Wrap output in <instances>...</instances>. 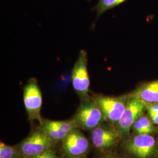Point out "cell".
<instances>
[{
	"label": "cell",
	"instance_id": "ac0fdd59",
	"mask_svg": "<svg viewBox=\"0 0 158 158\" xmlns=\"http://www.w3.org/2000/svg\"><path fill=\"white\" fill-rule=\"evenodd\" d=\"M30 158H57L56 154L51 149L46 151L39 155H35Z\"/></svg>",
	"mask_w": 158,
	"mask_h": 158
},
{
	"label": "cell",
	"instance_id": "5b68a950",
	"mask_svg": "<svg viewBox=\"0 0 158 158\" xmlns=\"http://www.w3.org/2000/svg\"><path fill=\"white\" fill-rule=\"evenodd\" d=\"M87 62L86 51L81 50L73 68L72 79L74 90L82 99L89 98L90 79Z\"/></svg>",
	"mask_w": 158,
	"mask_h": 158
},
{
	"label": "cell",
	"instance_id": "d6986e66",
	"mask_svg": "<svg viewBox=\"0 0 158 158\" xmlns=\"http://www.w3.org/2000/svg\"><path fill=\"white\" fill-rule=\"evenodd\" d=\"M64 158H83L81 156H68L67 157Z\"/></svg>",
	"mask_w": 158,
	"mask_h": 158
},
{
	"label": "cell",
	"instance_id": "8992f818",
	"mask_svg": "<svg viewBox=\"0 0 158 158\" xmlns=\"http://www.w3.org/2000/svg\"><path fill=\"white\" fill-rule=\"evenodd\" d=\"M147 105L137 97L130 96L124 112L117 124V131L120 136L127 135L132 125L143 115Z\"/></svg>",
	"mask_w": 158,
	"mask_h": 158
},
{
	"label": "cell",
	"instance_id": "277c9868",
	"mask_svg": "<svg viewBox=\"0 0 158 158\" xmlns=\"http://www.w3.org/2000/svg\"><path fill=\"white\" fill-rule=\"evenodd\" d=\"M23 103L30 121H38L42 124L40 116L42 97L40 87L35 79H31L23 87Z\"/></svg>",
	"mask_w": 158,
	"mask_h": 158
},
{
	"label": "cell",
	"instance_id": "30bf717a",
	"mask_svg": "<svg viewBox=\"0 0 158 158\" xmlns=\"http://www.w3.org/2000/svg\"><path fill=\"white\" fill-rule=\"evenodd\" d=\"M131 96L137 97L145 104L158 103V79L142 85Z\"/></svg>",
	"mask_w": 158,
	"mask_h": 158
},
{
	"label": "cell",
	"instance_id": "4fadbf2b",
	"mask_svg": "<svg viewBox=\"0 0 158 158\" xmlns=\"http://www.w3.org/2000/svg\"><path fill=\"white\" fill-rule=\"evenodd\" d=\"M46 121L49 124L56 127L66 134H69L71 131L77 128L73 119L67 121H51L46 119Z\"/></svg>",
	"mask_w": 158,
	"mask_h": 158
},
{
	"label": "cell",
	"instance_id": "3957f363",
	"mask_svg": "<svg viewBox=\"0 0 158 158\" xmlns=\"http://www.w3.org/2000/svg\"><path fill=\"white\" fill-rule=\"evenodd\" d=\"M129 97L97 96L93 99L100 109L106 119L113 124H118L124 112Z\"/></svg>",
	"mask_w": 158,
	"mask_h": 158
},
{
	"label": "cell",
	"instance_id": "44dd1931",
	"mask_svg": "<svg viewBox=\"0 0 158 158\" xmlns=\"http://www.w3.org/2000/svg\"><path fill=\"white\" fill-rule=\"evenodd\" d=\"M24 158H27V157H24Z\"/></svg>",
	"mask_w": 158,
	"mask_h": 158
},
{
	"label": "cell",
	"instance_id": "7c38bea8",
	"mask_svg": "<svg viewBox=\"0 0 158 158\" xmlns=\"http://www.w3.org/2000/svg\"><path fill=\"white\" fill-rule=\"evenodd\" d=\"M127 0H98L94 8L97 16L98 17L103 13L119 6Z\"/></svg>",
	"mask_w": 158,
	"mask_h": 158
},
{
	"label": "cell",
	"instance_id": "52a82bcc",
	"mask_svg": "<svg viewBox=\"0 0 158 158\" xmlns=\"http://www.w3.org/2000/svg\"><path fill=\"white\" fill-rule=\"evenodd\" d=\"M119 137L117 130L104 125H100L92 130L91 132L93 145L100 151H104L114 146Z\"/></svg>",
	"mask_w": 158,
	"mask_h": 158
},
{
	"label": "cell",
	"instance_id": "8fae6325",
	"mask_svg": "<svg viewBox=\"0 0 158 158\" xmlns=\"http://www.w3.org/2000/svg\"><path fill=\"white\" fill-rule=\"evenodd\" d=\"M40 128L44 131L55 142L63 141L68 135L49 124L46 119H43L42 124L40 125Z\"/></svg>",
	"mask_w": 158,
	"mask_h": 158
},
{
	"label": "cell",
	"instance_id": "7a4b0ae2",
	"mask_svg": "<svg viewBox=\"0 0 158 158\" xmlns=\"http://www.w3.org/2000/svg\"><path fill=\"white\" fill-rule=\"evenodd\" d=\"M55 141L39 128L21 142L17 148L22 156L31 158L51 149Z\"/></svg>",
	"mask_w": 158,
	"mask_h": 158
},
{
	"label": "cell",
	"instance_id": "9a60e30c",
	"mask_svg": "<svg viewBox=\"0 0 158 158\" xmlns=\"http://www.w3.org/2000/svg\"><path fill=\"white\" fill-rule=\"evenodd\" d=\"M146 105L151 121L155 124L158 125V103L146 104Z\"/></svg>",
	"mask_w": 158,
	"mask_h": 158
},
{
	"label": "cell",
	"instance_id": "e0dca14e",
	"mask_svg": "<svg viewBox=\"0 0 158 158\" xmlns=\"http://www.w3.org/2000/svg\"><path fill=\"white\" fill-rule=\"evenodd\" d=\"M132 129L138 134H150L148 130H147L141 123L139 121L138 119L132 125Z\"/></svg>",
	"mask_w": 158,
	"mask_h": 158
},
{
	"label": "cell",
	"instance_id": "9c48e42d",
	"mask_svg": "<svg viewBox=\"0 0 158 158\" xmlns=\"http://www.w3.org/2000/svg\"><path fill=\"white\" fill-rule=\"evenodd\" d=\"M89 147L88 140L77 129L71 131L63 141V149L70 156H81L87 151Z\"/></svg>",
	"mask_w": 158,
	"mask_h": 158
},
{
	"label": "cell",
	"instance_id": "5bb4252c",
	"mask_svg": "<svg viewBox=\"0 0 158 158\" xmlns=\"http://www.w3.org/2000/svg\"><path fill=\"white\" fill-rule=\"evenodd\" d=\"M21 156L17 147L6 145L1 142L0 158H18Z\"/></svg>",
	"mask_w": 158,
	"mask_h": 158
},
{
	"label": "cell",
	"instance_id": "2e32d148",
	"mask_svg": "<svg viewBox=\"0 0 158 158\" xmlns=\"http://www.w3.org/2000/svg\"><path fill=\"white\" fill-rule=\"evenodd\" d=\"M139 121L141 123V124L147 130H148V131L149 132L150 134L152 133H155L158 132V129L153 125L152 121H151V119L148 118L146 116L144 115H142L139 118H138Z\"/></svg>",
	"mask_w": 158,
	"mask_h": 158
},
{
	"label": "cell",
	"instance_id": "6da1fadb",
	"mask_svg": "<svg viewBox=\"0 0 158 158\" xmlns=\"http://www.w3.org/2000/svg\"><path fill=\"white\" fill-rule=\"evenodd\" d=\"M105 118L93 98H83L74 115L73 120L77 127L93 130L102 124Z\"/></svg>",
	"mask_w": 158,
	"mask_h": 158
},
{
	"label": "cell",
	"instance_id": "ffe728a7",
	"mask_svg": "<svg viewBox=\"0 0 158 158\" xmlns=\"http://www.w3.org/2000/svg\"><path fill=\"white\" fill-rule=\"evenodd\" d=\"M118 158V157H115V156H110V157H108V158Z\"/></svg>",
	"mask_w": 158,
	"mask_h": 158
},
{
	"label": "cell",
	"instance_id": "ba28073f",
	"mask_svg": "<svg viewBox=\"0 0 158 158\" xmlns=\"http://www.w3.org/2000/svg\"><path fill=\"white\" fill-rule=\"evenodd\" d=\"M155 139L149 134H138L127 144L128 152L138 158H147L155 150Z\"/></svg>",
	"mask_w": 158,
	"mask_h": 158
}]
</instances>
